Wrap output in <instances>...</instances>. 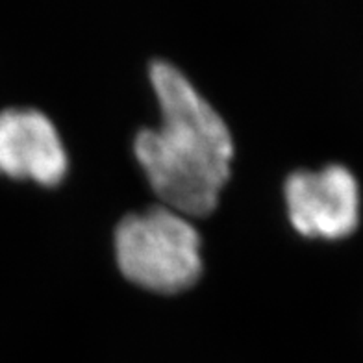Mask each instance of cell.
<instances>
[{
  "mask_svg": "<svg viewBox=\"0 0 363 363\" xmlns=\"http://www.w3.org/2000/svg\"><path fill=\"white\" fill-rule=\"evenodd\" d=\"M67 165L62 138L47 115L17 108L0 113V174L56 186Z\"/></svg>",
  "mask_w": 363,
  "mask_h": 363,
  "instance_id": "obj_4",
  "label": "cell"
},
{
  "mask_svg": "<svg viewBox=\"0 0 363 363\" xmlns=\"http://www.w3.org/2000/svg\"><path fill=\"white\" fill-rule=\"evenodd\" d=\"M286 204L293 228L302 235L345 238L358 226V182L341 165L296 171L286 180Z\"/></svg>",
  "mask_w": 363,
  "mask_h": 363,
  "instance_id": "obj_3",
  "label": "cell"
},
{
  "mask_svg": "<svg viewBox=\"0 0 363 363\" xmlns=\"http://www.w3.org/2000/svg\"><path fill=\"white\" fill-rule=\"evenodd\" d=\"M113 247L121 272L148 291L178 293L201 277V235L167 206L126 216L115 230Z\"/></svg>",
  "mask_w": 363,
  "mask_h": 363,
  "instance_id": "obj_2",
  "label": "cell"
},
{
  "mask_svg": "<svg viewBox=\"0 0 363 363\" xmlns=\"http://www.w3.org/2000/svg\"><path fill=\"white\" fill-rule=\"evenodd\" d=\"M150 82L162 125L135 138L139 165L163 206L187 219L208 216L230 177L234 139L225 119L174 65L152 63Z\"/></svg>",
  "mask_w": 363,
  "mask_h": 363,
  "instance_id": "obj_1",
  "label": "cell"
}]
</instances>
